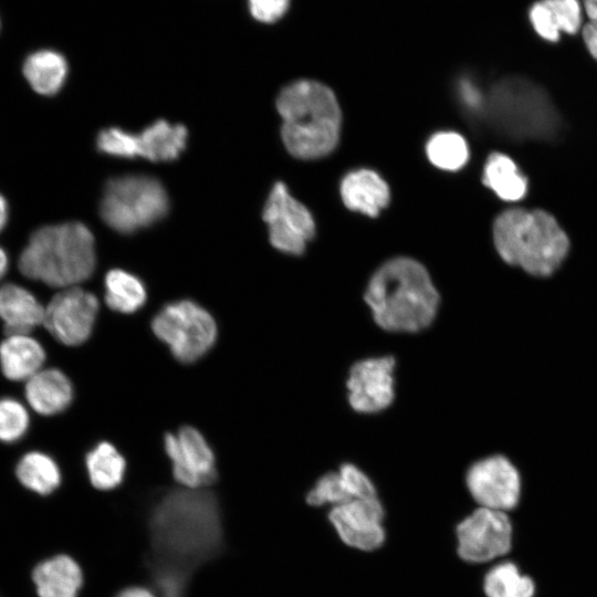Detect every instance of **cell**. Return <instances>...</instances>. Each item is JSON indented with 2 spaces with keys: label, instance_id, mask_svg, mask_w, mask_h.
I'll return each instance as SVG.
<instances>
[{
  "label": "cell",
  "instance_id": "6da1fadb",
  "mask_svg": "<svg viewBox=\"0 0 597 597\" xmlns=\"http://www.w3.org/2000/svg\"><path fill=\"white\" fill-rule=\"evenodd\" d=\"M146 567L158 597H186L192 573L224 546L219 502L206 489L164 493L147 520Z\"/></svg>",
  "mask_w": 597,
  "mask_h": 597
},
{
  "label": "cell",
  "instance_id": "7a4b0ae2",
  "mask_svg": "<svg viewBox=\"0 0 597 597\" xmlns=\"http://www.w3.org/2000/svg\"><path fill=\"white\" fill-rule=\"evenodd\" d=\"M364 300L378 327L390 333H418L437 317L440 295L427 269L411 258L385 262L371 275Z\"/></svg>",
  "mask_w": 597,
  "mask_h": 597
},
{
  "label": "cell",
  "instance_id": "3957f363",
  "mask_svg": "<svg viewBox=\"0 0 597 597\" xmlns=\"http://www.w3.org/2000/svg\"><path fill=\"white\" fill-rule=\"evenodd\" d=\"M95 264L94 235L78 221L38 228L18 259L22 275L59 289L78 286L93 274Z\"/></svg>",
  "mask_w": 597,
  "mask_h": 597
},
{
  "label": "cell",
  "instance_id": "277c9868",
  "mask_svg": "<svg viewBox=\"0 0 597 597\" xmlns=\"http://www.w3.org/2000/svg\"><path fill=\"white\" fill-rule=\"evenodd\" d=\"M276 108L283 119V144L294 157L315 159L336 147L341 109L326 85L312 80L293 82L280 92Z\"/></svg>",
  "mask_w": 597,
  "mask_h": 597
},
{
  "label": "cell",
  "instance_id": "5b68a950",
  "mask_svg": "<svg viewBox=\"0 0 597 597\" xmlns=\"http://www.w3.org/2000/svg\"><path fill=\"white\" fill-rule=\"evenodd\" d=\"M500 256L534 276L553 274L567 255L569 241L555 218L544 210L509 209L493 223Z\"/></svg>",
  "mask_w": 597,
  "mask_h": 597
},
{
  "label": "cell",
  "instance_id": "8992f818",
  "mask_svg": "<svg viewBox=\"0 0 597 597\" xmlns=\"http://www.w3.org/2000/svg\"><path fill=\"white\" fill-rule=\"evenodd\" d=\"M169 210L164 185L147 175L111 178L100 203L102 220L113 230L130 234L161 220Z\"/></svg>",
  "mask_w": 597,
  "mask_h": 597
},
{
  "label": "cell",
  "instance_id": "52a82bcc",
  "mask_svg": "<svg viewBox=\"0 0 597 597\" xmlns=\"http://www.w3.org/2000/svg\"><path fill=\"white\" fill-rule=\"evenodd\" d=\"M151 331L180 363L191 364L214 345L218 327L212 315L191 300L163 306L153 317Z\"/></svg>",
  "mask_w": 597,
  "mask_h": 597
},
{
  "label": "cell",
  "instance_id": "ba28073f",
  "mask_svg": "<svg viewBox=\"0 0 597 597\" xmlns=\"http://www.w3.org/2000/svg\"><path fill=\"white\" fill-rule=\"evenodd\" d=\"M187 139L188 130L184 125L158 119L137 134L119 127L104 128L96 137V148L117 158L172 161L185 150Z\"/></svg>",
  "mask_w": 597,
  "mask_h": 597
},
{
  "label": "cell",
  "instance_id": "9c48e42d",
  "mask_svg": "<svg viewBox=\"0 0 597 597\" xmlns=\"http://www.w3.org/2000/svg\"><path fill=\"white\" fill-rule=\"evenodd\" d=\"M271 244L281 252L298 255L314 237L315 223L310 211L277 181L272 187L262 212Z\"/></svg>",
  "mask_w": 597,
  "mask_h": 597
},
{
  "label": "cell",
  "instance_id": "30bf717a",
  "mask_svg": "<svg viewBox=\"0 0 597 597\" xmlns=\"http://www.w3.org/2000/svg\"><path fill=\"white\" fill-rule=\"evenodd\" d=\"M465 485L479 506L506 513L517 506L522 493L521 474L503 454L473 462L467 470Z\"/></svg>",
  "mask_w": 597,
  "mask_h": 597
},
{
  "label": "cell",
  "instance_id": "8fae6325",
  "mask_svg": "<svg viewBox=\"0 0 597 597\" xmlns=\"http://www.w3.org/2000/svg\"><path fill=\"white\" fill-rule=\"evenodd\" d=\"M512 537L506 512L479 506L457 526L458 554L470 563L490 562L509 553Z\"/></svg>",
  "mask_w": 597,
  "mask_h": 597
},
{
  "label": "cell",
  "instance_id": "7c38bea8",
  "mask_svg": "<svg viewBox=\"0 0 597 597\" xmlns=\"http://www.w3.org/2000/svg\"><path fill=\"white\" fill-rule=\"evenodd\" d=\"M395 370L396 359L389 355L354 363L345 383L349 407L363 415H374L389 408L396 395Z\"/></svg>",
  "mask_w": 597,
  "mask_h": 597
},
{
  "label": "cell",
  "instance_id": "4fadbf2b",
  "mask_svg": "<svg viewBox=\"0 0 597 597\" xmlns=\"http://www.w3.org/2000/svg\"><path fill=\"white\" fill-rule=\"evenodd\" d=\"M98 308L93 293L80 286L62 289L44 306L42 325L60 343L77 346L90 338Z\"/></svg>",
  "mask_w": 597,
  "mask_h": 597
},
{
  "label": "cell",
  "instance_id": "5bb4252c",
  "mask_svg": "<svg viewBox=\"0 0 597 597\" xmlns=\"http://www.w3.org/2000/svg\"><path fill=\"white\" fill-rule=\"evenodd\" d=\"M164 448L172 475L184 488L206 489L217 480L214 453L196 428L185 426L177 433H166Z\"/></svg>",
  "mask_w": 597,
  "mask_h": 597
},
{
  "label": "cell",
  "instance_id": "9a60e30c",
  "mask_svg": "<svg viewBox=\"0 0 597 597\" xmlns=\"http://www.w3.org/2000/svg\"><path fill=\"white\" fill-rule=\"evenodd\" d=\"M385 512L377 496L356 499L332 507L328 520L339 538L360 551H374L385 541Z\"/></svg>",
  "mask_w": 597,
  "mask_h": 597
},
{
  "label": "cell",
  "instance_id": "2e32d148",
  "mask_svg": "<svg viewBox=\"0 0 597 597\" xmlns=\"http://www.w3.org/2000/svg\"><path fill=\"white\" fill-rule=\"evenodd\" d=\"M373 496H377V492L370 478L356 464L347 462L337 471L324 473L308 491L306 502L312 506L331 504L334 507Z\"/></svg>",
  "mask_w": 597,
  "mask_h": 597
},
{
  "label": "cell",
  "instance_id": "e0dca14e",
  "mask_svg": "<svg viewBox=\"0 0 597 597\" xmlns=\"http://www.w3.org/2000/svg\"><path fill=\"white\" fill-rule=\"evenodd\" d=\"M24 392L29 406L42 416L64 411L74 396L71 380L56 368H42L25 381Z\"/></svg>",
  "mask_w": 597,
  "mask_h": 597
},
{
  "label": "cell",
  "instance_id": "ac0fdd59",
  "mask_svg": "<svg viewBox=\"0 0 597 597\" xmlns=\"http://www.w3.org/2000/svg\"><path fill=\"white\" fill-rule=\"evenodd\" d=\"M43 316L44 306L29 290L14 283L0 286V321L6 335L31 334Z\"/></svg>",
  "mask_w": 597,
  "mask_h": 597
},
{
  "label": "cell",
  "instance_id": "d6986e66",
  "mask_svg": "<svg viewBox=\"0 0 597 597\" xmlns=\"http://www.w3.org/2000/svg\"><path fill=\"white\" fill-rule=\"evenodd\" d=\"M341 195L345 206L354 211L376 217L388 205L389 188L375 171L358 169L342 180Z\"/></svg>",
  "mask_w": 597,
  "mask_h": 597
},
{
  "label": "cell",
  "instance_id": "ffe728a7",
  "mask_svg": "<svg viewBox=\"0 0 597 597\" xmlns=\"http://www.w3.org/2000/svg\"><path fill=\"white\" fill-rule=\"evenodd\" d=\"M45 350L31 334L7 335L0 344V368L12 381H27L42 369Z\"/></svg>",
  "mask_w": 597,
  "mask_h": 597
},
{
  "label": "cell",
  "instance_id": "44dd1931",
  "mask_svg": "<svg viewBox=\"0 0 597 597\" xmlns=\"http://www.w3.org/2000/svg\"><path fill=\"white\" fill-rule=\"evenodd\" d=\"M32 577L39 597H77L83 584L81 567L67 555L40 563Z\"/></svg>",
  "mask_w": 597,
  "mask_h": 597
},
{
  "label": "cell",
  "instance_id": "7402d4cb",
  "mask_svg": "<svg viewBox=\"0 0 597 597\" xmlns=\"http://www.w3.org/2000/svg\"><path fill=\"white\" fill-rule=\"evenodd\" d=\"M22 73L30 87L39 95H56L64 86L69 73L63 54L51 49L30 53L23 61Z\"/></svg>",
  "mask_w": 597,
  "mask_h": 597
},
{
  "label": "cell",
  "instance_id": "603a6c76",
  "mask_svg": "<svg viewBox=\"0 0 597 597\" xmlns=\"http://www.w3.org/2000/svg\"><path fill=\"white\" fill-rule=\"evenodd\" d=\"M104 286V301L108 308L117 313H135L147 300L143 281L122 269L109 270L105 275Z\"/></svg>",
  "mask_w": 597,
  "mask_h": 597
},
{
  "label": "cell",
  "instance_id": "cb8c5ba5",
  "mask_svg": "<svg viewBox=\"0 0 597 597\" xmlns=\"http://www.w3.org/2000/svg\"><path fill=\"white\" fill-rule=\"evenodd\" d=\"M85 467L92 485L108 491L122 483L126 460L111 442L101 441L86 453Z\"/></svg>",
  "mask_w": 597,
  "mask_h": 597
},
{
  "label": "cell",
  "instance_id": "d4e9b609",
  "mask_svg": "<svg viewBox=\"0 0 597 597\" xmlns=\"http://www.w3.org/2000/svg\"><path fill=\"white\" fill-rule=\"evenodd\" d=\"M483 182L505 201H517L526 193L527 182L507 156L491 154L484 166Z\"/></svg>",
  "mask_w": 597,
  "mask_h": 597
},
{
  "label": "cell",
  "instance_id": "484cf974",
  "mask_svg": "<svg viewBox=\"0 0 597 597\" xmlns=\"http://www.w3.org/2000/svg\"><path fill=\"white\" fill-rule=\"evenodd\" d=\"M15 474L22 485L41 495L52 493L61 483L59 465L40 451L24 454L17 464Z\"/></svg>",
  "mask_w": 597,
  "mask_h": 597
},
{
  "label": "cell",
  "instance_id": "4316f807",
  "mask_svg": "<svg viewBox=\"0 0 597 597\" xmlns=\"http://www.w3.org/2000/svg\"><path fill=\"white\" fill-rule=\"evenodd\" d=\"M483 590L486 597H534L535 583L514 563L503 562L486 573Z\"/></svg>",
  "mask_w": 597,
  "mask_h": 597
},
{
  "label": "cell",
  "instance_id": "83f0119b",
  "mask_svg": "<svg viewBox=\"0 0 597 597\" xmlns=\"http://www.w3.org/2000/svg\"><path fill=\"white\" fill-rule=\"evenodd\" d=\"M429 160L444 170H458L468 160L469 149L464 138L453 132L433 135L427 144Z\"/></svg>",
  "mask_w": 597,
  "mask_h": 597
},
{
  "label": "cell",
  "instance_id": "f1b7e54d",
  "mask_svg": "<svg viewBox=\"0 0 597 597\" xmlns=\"http://www.w3.org/2000/svg\"><path fill=\"white\" fill-rule=\"evenodd\" d=\"M29 425V412L20 401L12 398L0 399V441H18L25 434Z\"/></svg>",
  "mask_w": 597,
  "mask_h": 597
},
{
  "label": "cell",
  "instance_id": "f546056e",
  "mask_svg": "<svg viewBox=\"0 0 597 597\" xmlns=\"http://www.w3.org/2000/svg\"><path fill=\"white\" fill-rule=\"evenodd\" d=\"M527 18L533 31L544 41L558 42L562 35L553 10L546 0H537L530 8Z\"/></svg>",
  "mask_w": 597,
  "mask_h": 597
},
{
  "label": "cell",
  "instance_id": "4dcf8cb0",
  "mask_svg": "<svg viewBox=\"0 0 597 597\" xmlns=\"http://www.w3.org/2000/svg\"><path fill=\"white\" fill-rule=\"evenodd\" d=\"M553 10L559 30L575 35L583 29L584 8L580 0H546Z\"/></svg>",
  "mask_w": 597,
  "mask_h": 597
},
{
  "label": "cell",
  "instance_id": "1f68e13d",
  "mask_svg": "<svg viewBox=\"0 0 597 597\" xmlns=\"http://www.w3.org/2000/svg\"><path fill=\"white\" fill-rule=\"evenodd\" d=\"M290 0H248L251 15L259 22L273 23L287 11Z\"/></svg>",
  "mask_w": 597,
  "mask_h": 597
},
{
  "label": "cell",
  "instance_id": "d6a6232c",
  "mask_svg": "<svg viewBox=\"0 0 597 597\" xmlns=\"http://www.w3.org/2000/svg\"><path fill=\"white\" fill-rule=\"evenodd\" d=\"M460 94L462 101L471 108L476 109L481 102V94L476 86L469 80L460 82Z\"/></svg>",
  "mask_w": 597,
  "mask_h": 597
},
{
  "label": "cell",
  "instance_id": "836d02e7",
  "mask_svg": "<svg viewBox=\"0 0 597 597\" xmlns=\"http://www.w3.org/2000/svg\"><path fill=\"white\" fill-rule=\"evenodd\" d=\"M580 32L586 49L597 60V22H587Z\"/></svg>",
  "mask_w": 597,
  "mask_h": 597
},
{
  "label": "cell",
  "instance_id": "e575fe53",
  "mask_svg": "<svg viewBox=\"0 0 597 597\" xmlns=\"http://www.w3.org/2000/svg\"><path fill=\"white\" fill-rule=\"evenodd\" d=\"M116 597H158L153 591L143 587H130L122 590Z\"/></svg>",
  "mask_w": 597,
  "mask_h": 597
},
{
  "label": "cell",
  "instance_id": "d590c367",
  "mask_svg": "<svg viewBox=\"0 0 597 597\" xmlns=\"http://www.w3.org/2000/svg\"><path fill=\"white\" fill-rule=\"evenodd\" d=\"M583 8L588 22H597V0H584Z\"/></svg>",
  "mask_w": 597,
  "mask_h": 597
},
{
  "label": "cell",
  "instance_id": "8d00e7d4",
  "mask_svg": "<svg viewBox=\"0 0 597 597\" xmlns=\"http://www.w3.org/2000/svg\"><path fill=\"white\" fill-rule=\"evenodd\" d=\"M9 220V205L2 193H0V233L4 230Z\"/></svg>",
  "mask_w": 597,
  "mask_h": 597
},
{
  "label": "cell",
  "instance_id": "74e56055",
  "mask_svg": "<svg viewBox=\"0 0 597 597\" xmlns=\"http://www.w3.org/2000/svg\"><path fill=\"white\" fill-rule=\"evenodd\" d=\"M9 269V256L7 251L0 245V280L6 275Z\"/></svg>",
  "mask_w": 597,
  "mask_h": 597
}]
</instances>
